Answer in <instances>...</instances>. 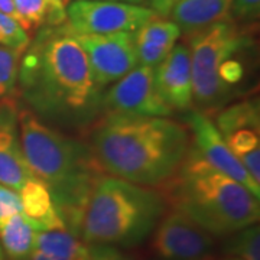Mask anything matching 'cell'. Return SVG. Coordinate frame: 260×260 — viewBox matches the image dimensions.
<instances>
[{
  "label": "cell",
  "mask_w": 260,
  "mask_h": 260,
  "mask_svg": "<svg viewBox=\"0 0 260 260\" xmlns=\"http://www.w3.org/2000/svg\"><path fill=\"white\" fill-rule=\"evenodd\" d=\"M18 91L39 119L67 127L91 126L102 113V90L68 26L42 30L23 51Z\"/></svg>",
  "instance_id": "1"
},
{
  "label": "cell",
  "mask_w": 260,
  "mask_h": 260,
  "mask_svg": "<svg viewBox=\"0 0 260 260\" xmlns=\"http://www.w3.org/2000/svg\"><path fill=\"white\" fill-rule=\"evenodd\" d=\"M18 127L30 172L48 186L65 229L81 237L88 198L95 181L104 174L91 149L58 132L28 107H18Z\"/></svg>",
  "instance_id": "3"
},
{
  "label": "cell",
  "mask_w": 260,
  "mask_h": 260,
  "mask_svg": "<svg viewBox=\"0 0 260 260\" xmlns=\"http://www.w3.org/2000/svg\"><path fill=\"white\" fill-rule=\"evenodd\" d=\"M49 5H51V10H52V15H51V23L49 25H54V26H59L64 23V20L67 19V13H65V6L64 0H48Z\"/></svg>",
  "instance_id": "28"
},
{
  "label": "cell",
  "mask_w": 260,
  "mask_h": 260,
  "mask_svg": "<svg viewBox=\"0 0 260 260\" xmlns=\"http://www.w3.org/2000/svg\"><path fill=\"white\" fill-rule=\"evenodd\" d=\"M230 3L232 0H179L169 18L186 37L213 23L229 20Z\"/></svg>",
  "instance_id": "16"
},
{
  "label": "cell",
  "mask_w": 260,
  "mask_h": 260,
  "mask_svg": "<svg viewBox=\"0 0 260 260\" xmlns=\"http://www.w3.org/2000/svg\"><path fill=\"white\" fill-rule=\"evenodd\" d=\"M192 71V100L198 112H215L233 94L221 81V68L232 56L243 52L250 39L232 20H221L186 35Z\"/></svg>",
  "instance_id": "6"
},
{
  "label": "cell",
  "mask_w": 260,
  "mask_h": 260,
  "mask_svg": "<svg viewBox=\"0 0 260 260\" xmlns=\"http://www.w3.org/2000/svg\"><path fill=\"white\" fill-rule=\"evenodd\" d=\"M260 15V0H232L229 19L233 22H254L259 19Z\"/></svg>",
  "instance_id": "24"
},
{
  "label": "cell",
  "mask_w": 260,
  "mask_h": 260,
  "mask_svg": "<svg viewBox=\"0 0 260 260\" xmlns=\"http://www.w3.org/2000/svg\"><path fill=\"white\" fill-rule=\"evenodd\" d=\"M181 30L172 20L155 18L133 32L138 65L156 68L175 47Z\"/></svg>",
  "instance_id": "15"
},
{
  "label": "cell",
  "mask_w": 260,
  "mask_h": 260,
  "mask_svg": "<svg viewBox=\"0 0 260 260\" xmlns=\"http://www.w3.org/2000/svg\"><path fill=\"white\" fill-rule=\"evenodd\" d=\"M34 177L20 145L16 100H0V184L18 192Z\"/></svg>",
  "instance_id": "14"
},
{
  "label": "cell",
  "mask_w": 260,
  "mask_h": 260,
  "mask_svg": "<svg viewBox=\"0 0 260 260\" xmlns=\"http://www.w3.org/2000/svg\"><path fill=\"white\" fill-rule=\"evenodd\" d=\"M162 188L171 208L186 214L215 237L230 236L259 221V198L210 167L191 146L177 174Z\"/></svg>",
  "instance_id": "4"
},
{
  "label": "cell",
  "mask_w": 260,
  "mask_h": 260,
  "mask_svg": "<svg viewBox=\"0 0 260 260\" xmlns=\"http://www.w3.org/2000/svg\"><path fill=\"white\" fill-rule=\"evenodd\" d=\"M65 13L68 28L75 34L135 32L158 18L150 8L112 0H71Z\"/></svg>",
  "instance_id": "7"
},
{
  "label": "cell",
  "mask_w": 260,
  "mask_h": 260,
  "mask_svg": "<svg viewBox=\"0 0 260 260\" xmlns=\"http://www.w3.org/2000/svg\"><path fill=\"white\" fill-rule=\"evenodd\" d=\"M0 251H2V250H0Z\"/></svg>",
  "instance_id": "34"
},
{
  "label": "cell",
  "mask_w": 260,
  "mask_h": 260,
  "mask_svg": "<svg viewBox=\"0 0 260 260\" xmlns=\"http://www.w3.org/2000/svg\"><path fill=\"white\" fill-rule=\"evenodd\" d=\"M102 113L169 117L174 112L159 99L155 90L153 68L138 65L112 84L103 95Z\"/></svg>",
  "instance_id": "11"
},
{
  "label": "cell",
  "mask_w": 260,
  "mask_h": 260,
  "mask_svg": "<svg viewBox=\"0 0 260 260\" xmlns=\"http://www.w3.org/2000/svg\"><path fill=\"white\" fill-rule=\"evenodd\" d=\"M152 234V250L165 260H205L215 247V236L171 207Z\"/></svg>",
  "instance_id": "10"
},
{
  "label": "cell",
  "mask_w": 260,
  "mask_h": 260,
  "mask_svg": "<svg viewBox=\"0 0 260 260\" xmlns=\"http://www.w3.org/2000/svg\"><path fill=\"white\" fill-rule=\"evenodd\" d=\"M30 44L28 32L20 26L16 19L0 12V45L16 51H25Z\"/></svg>",
  "instance_id": "23"
},
{
  "label": "cell",
  "mask_w": 260,
  "mask_h": 260,
  "mask_svg": "<svg viewBox=\"0 0 260 260\" xmlns=\"http://www.w3.org/2000/svg\"><path fill=\"white\" fill-rule=\"evenodd\" d=\"M153 85L159 99L172 112L194 109L191 55L186 44L177 42L169 55L153 68Z\"/></svg>",
  "instance_id": "13"
},
{
  "label": "cell",
  "mask_w": 260,
  "mask_h": 260,
  "mask_svg": "<svg viewBox=\"0 0 260 260\" xmlns=\"http://www.w3.org/2000/svg\"><path fill=\"white\" fill-rule=\"evenodd\" d=\"M18 194L22 204V213L37 224L39 230H67L56 213L48 186L41 179L37 177L30 178L19 189Z\"/></svg>",
  "instance_id": "17"
},
{
  "label": "cell",
  "mask_w": 260,
  "mask_h": 260,
  "mask_svg": "<svg viewBox=\"0 0 260 260\" xmlns=\"http://www.w3.org/2000/svg\"><path fill=\"white\" fill-rule=\"evenodd\" d=\"M185 121L189 132L191 148L201 156V159H204L214 169L243 184L251 194L259 198L260 185L253 181V178L247 174L242 164L234 158L210 116L207 113L191 110Z\"/></svg>",
  "instance_id": "12"
},
{
  "label": "cell",
  "mask_w": 260,
  "mask_h": 260,
  "mask_svg": "<svg viewBox=\"0 0 260 260\" xmlns=\"http://www.w3.org/2000/svg\"><path fill=\"white\" fill-rule=\"evenodd\" d=\"M227 260H242L240 257H236V256H233V257H230V259H227Z\"/></svg>",
  "instance_id": "32"
},
{
  "label": "cell",
  "mask_w": 260,
  "mask_h": 260,
  "mask_svg": "<svg viewBox=\"0 0 260 260\" xmlns=\"http://www.w3.org/2000/svg\"><path fill=\"white\" fill-rule=\"evenodd\" d=\"M179 0H149L150 9L153 10L159 18L167 19L169 18L172 9L175 8Z\"/></svg>",
  "instance_id": "27"
},
{
  "label": "cell",
  "mask_w": 260,
  "mask_h": 260,
  "mask_svg": "<svg viewBox=\"0 0 260 260\" xmlns=\"http://www.w3.org/2000/svg\"><path fill=\"white\" fill-rule=\"evenodd\" d=\"M18 22L26 32L51 23V5L48 0H13Z\"/></svg>",
  "instance_id": "21"
},
{
  "label": "cell",
  "mask_w": 260,
  "mask_h": 260,
  "mask_svg": "<svg viewBox=\"0 0 260 260\" xmlns=\"http://www.w3.org/2000/svg\"><path fill=\"white\" fill-rule=\"evenodd\" d=\"M71 0H64V5L67 6ZM112 2H124V3H132V5H138V6H145L149 5V0H112Z\"/></svg>",
  "instance_id": "31"
},
{
  "label": "cell",
  "mask_w": 260,
  "mask_h": 260,
  "mask_svg": "<svg viewBox=\"0 0 260 260\" xmlns=\"http://www.w3.org/2000/svg\"><path fill=\"white\" fill-rule=\"evenodd\" d=\"M88 146L104 174L158 188L177 174L191 139L185 124L169 117L102 113Z\"/></svg>",
  "instance_id": "2"
},
{
  "label": "cell",
  "mask_w": 260,
  "mask_h": 260,
  "mask_svg": "<svg viewBox=\"0 0 260 260\" xmlns=\"http://www.w3.org/2000/svg\"><path fill=\"white\" fill-rule=\"evenodd\" d=\"M0 12L8 15L9 18L18 20V13H16V9H15L13 0H0Z\"/></svg>",
  "instance_id": "29"
},
{
  "label": "cell",
  "mask_w": 260,
  "mask_h": 260,
  "mask_svg": "<svg viewBox=\"0 0 260 260\" xmlns=\"http://www.w3.org/2000/svg\"><path fill=\"white\" fill-rule=\"evenodd\" d=\"M168 208L162 191L103 174L84 211L81 239L87 244L136 246L153 233Z\"/></svg>",
  "instance_id": "5"
},
{
  "label": "cell",
  "mask_w": 260,
  "mask_h": 260,
  "mask_svg": "<svg viewBox=\"0 0 260 260\" xmlns=\"http://www.w3.org/2000/svg\"><path fill=\"white\" fill-rule=\"evenodd\" d=\"M0 260H2V251H0Z\"/></svg>",
  "instance_id": "33"
},
{
  "label": "cell",
  "mask_w": 260,
  "mask_h": 260,
  "mask_svg": "<svg viewBox=\"0 0 260 260\" xmlns=\"http://www.w3.org/2000/svg\"><path fill=\"white\" fill-rule=\"evenodd\" d=\"M227 251L242 260H260V229L257 224L247 225L230 234Z\"/></svg>",
  "instance_id": "22"
},
{
  "label": "cell",
  "mask_w": 260,
  "mask_h": 260,
  "mask_svg": "<svg viewBox=\"0 0 260 260\" xmlns=\"http://www.w3.org/2000/svg\"><path fill=\"white\" fill-rule=\"evenodd\" d=\"M214 124L234 158L260 185L259 100L246 99L224 106L215 114Z\"/></svg>",
  "instance_id": "8"
},
{
  "label": "cell",
  "mask_w": 260,
  "mask_h": 260,
  "mask_svg": "<svg viewBox=\"0 0 260 260\" xmlns=\"http://www.w3.org/2000/svg\"><path fill=\"white\" fill-rule=\"evenodd\" d=\"M88 260H135L127 253L110 244H90Z\"/></svg>",
  "instance_id": "26"
},
{
  "label": "cell",
  "mask_w": 260,
  "mask_h": 260,
  "mask_svg": "<svg viewBox=\"0 0 260 260\" xmlns=\"http://www.w3.org/2000/svg\"><path fill=\"white\" fill-rule=\"evenodd\" d=\"M20 211L22 204L18 192L0 184V218L9 217L12 214Z\"/></svg>",
  "instance_id": "25"
},
{
  "label": "cell",
  "mask_w": 260,
  "mask_h": 260,
  "mask_svg": "<svg viewBox=\"0 0 260 260\" xmlns=\"http://www.w3.org/2000/svg\"><path fill=\"white\" fill-rule=\"evenodd\" d=\"M35 249L62 260H88L90 257V244L64 229L38 232Z\"/></svg>",
  "instance_id": "19"
},
{
  "label": "cell",
  "mask_w": 260,
  "mask_h": 260,
  "mask_svg": "<svg viewBox=\"0 0 260 260\" xmlns=\"http://www.w3.org/2000/svg\"><path fill=\"white\" fill-rule=\"evenodd\" d=\"M38 232L39 227L22 211L0 218V243L12 260H29L35 250Z\"/></svg>",
  "instance_id": "18"
},
{
  "label": "cell",
  "mask_w": 260,
  "mask_h": 260,
  "mask_svg": "<svg viewBox=\"0 0 260 260\" xmlns=\"http://www.w3.org/2000/svg\"><path fill=\"white\" fill-rule=\"evenodd\" d=\"M29 260H62V259L55 257V256H51V254H47V253H44V251L37 250V249H35L34 253L30 254Z\"/></svg>",
  "instance_id": "30"
},
{
  "label": "cell",
  "mask_w": 260,
  "mask_h": 260,
  "mask_svg": "<svg viewBox=\"0 0 260 260\" xmlns=\"http://www.w3.org/2000/svg\"><path fill=\"white\" fill-rule=\"evenodd\" d=\"M70 29V28H68ZM84 49L97 87L103 90L138 67L133 32L75 34L70 30Z\"/></svg>",
  "instance_id": "9"
},
{
  "label": "cell",
  "mask_w": 260,
  "mask_h": 260,
  "mask_svg": "<svg viewBox=\"0 0 260 260\" xmlns=\"http://www.w3.org/2000/svg\"><path fill=\"white\" fill-rule=\"evenodd\" d=\"M23 51L0 45V100L15 99L18 93L19 65Z\"/></svg>",
  "instance_id": "20"
}]
</instances>
